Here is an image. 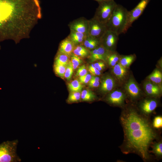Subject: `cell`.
<instances>
[{"label":"cell","mask_w":162,"mask_h":162,"mask_svg":"<svg viewBox=\"0 0 162 162\" xmlns=\"http://www.w3.org/2000/svg\"><path fill=\"white\" fill-rule=\"evenodd\" d=\"M136 56L134 54L127 56H120L118 62L123 67L127 68L134 61Z\"/></svg>","instance_id":"21"},{"label":"cell","mask_w":162,"mask_h":162,"mask_svg":"<svg viewBox=\"0 0 162 162\" xmlns=\"http://www.w3.org/2000/svg\"><path fill=\"white\" fill-rule=\"evenodd\" d=\"M91 80L95 81H99L100 80V78L98 77L92 76Z\"/></svg>","instance_id":"38"},{"label":"cell","mask_w":162,"mask_h":162,"mask_svg":"<svg viewBox=\"0 0 162 162\" xmlns=\"http://www.w3.org/2000/svg\"><path fill=\"white\" fill-rule=\"evenodd\" d=\"M73 53L79 57H85L89 56L90 51L83 45H80L75 46Z\"/></svg>","instance_id":"20"},{"label":"cell","mask_w":162,"mask_h":162,"mask_svg":"<svg viewBox=\"0 0 162 162\" xmlns=\"http://www.w3.org/2000/svg\"><path fill=\"white\" fill-rule=\"evenodd\" d=\"M70 61L74 70L76 69L82 61L80 57L73 53L70 56Z\"/></svg>","instance_id":"29"},{"label":"cell","mask_w":162,"mask_h":162,"mask_svg":"<svg viewBox=\"0 0 162 162\" xmlns=\"http://www.w3.org/2000/svg\"><path fill=\"white\" fill-rule=\"evenodd\" d=\"M82 45L91 51L101 45L100 39L88 35Z\"/></svg>","instance_id":"19"},{"label":"cell","mask_w":162,"mask_h":162,"mask_svg":"<svg viewBox=\"0 0 162 162\" xmlns=\"http://www.w3.org/2000/svg\"><path fill=\"white\" fill-rule=\"evenodd\" d=\"M87 35L82 33L70 31L68 36L76 46L82 45Z\"/></svg>","instance_id":"18"},{"label":"cell","mask_w":162,"mask_h":162,"mask_svg":"<svg viewBox=\"0 0 162 162\" xmlns=\"http://www.w3.org/2000/svg\"><path fill=\"white\" fill-rule=\"evenodd\" d=\"M68 26L70 31L82 33L88 35V20L82 17L70 22Z\"/></svg>","instance_id":"10"},{"label":"cell","mask_w":162,"mask_h":162,"mask_svg":"<svg viewBox=\"0 0 162 162\" xmlns=\"http://www.w3.org/2000/svg\"><path fill=\"white\" fill-rule=\"evenodd\" d=\"M112 72L116 80L119 82H122L126 79L127 70L126 68L118 62L112 68Z\"/></svg>","instance_id":"17"},{"label":"cell","mask_w":162,"mask_h":162,"mask_svg":"<svg viewBox=\"0 0 162 162\" xmlns=\"http://www.w3.org/2000/svg\"><path fill=\"white\" fill-rule=\"evenodd\" d=\"M143 86L146 93L149 96L156 97L161 94V88L157 84L148 81L144 82Z\"/></svg>","instance_id":"15"},{"label":"cell","mask_w":162,"mask_h":162,"mask_svg":"<svg viewBox=\"0 0 162 162\" xmlns=\"http://www.w3.org/2000/svg\"><path fill=\"white\" fill-rule=\"evenodd\" d=\"M97 2L98 3L102 2L103 0H93Z\"/></svg>","instance_id":"39"},{"label":"cell","mask_w":162,"mask_h":162,"mask_svg":"<svg viewBox=\"0 0 162 162\" xmlns=\"http://www.w3.org/2000/svg\"><path fill=\"white\" fill-rule=\"evenodd\" d=\"M75 46L68 36L60 42L58 53L62 54L70 57L73 53Z\"/></svg>","instance_id":"14"},{"label":"cell","mask_w":162,"mask_h":162,"mask_svg":"<svg viewBox=\"0 0 162 162\" xmlns=\"http://www.w3.org/2000/svg\"><path fill=\"white\" fill-rule=\"evenodd\" d=\"M152 126L154 128L159 129L162 127V117L161 116L155 117L153 121Z\"/></svg>","instance_id":"32"},{"label":"cell","mask_w":162,"mask_h":162,"mask_svg":"<svg viewBox=\"0 0 162 162\" xmlns=\"http://www.w3.org/2000/svg\"><path fill=\"white\" fill-rule=\"evenodd\" d=\"M81 98V93L79 92H72L69 95L68 101L70 102H74L78 101Z\"/></svg>","instance_id":"31"},{"label":"cell","mask_w":162,"mask_h":162,"mask_svg":"<svg viewBox=\"0 0 162 162\" xmlns=\"http://www.w3.org/2000/svg\"><path fill=\"white\" fill-rule=\"evenodd\" d=\"M94 65L100 71L104 69L105 67V64L102 61L95 63L94 64Z\"/></svg>","instance_id":"36"},{"label":"cell","mask_w":162,"mask_h":162,"mask_svg":"<svg viewBox=\"0 0 162 162\" xmlns=\"http://www.w3.org/2000/svg\"><path fill=\"white\" fill-rule=\"evenodd\" d=\"M152 152L158 158L162 156V143L161 141L156 142L152 146Z\"/></svg>","instance_id":"27"},{"label":"cell","mask_w":162,"mask_h":162,"mask_svg":"<svg viewBox=\"0 0 162 162\" xmlns=\"http://www.w3.org/2000/svg\"><path fill=\"white\" fill-rule=\"evenodd\" d=\"M110 0H103V1H109Z\"/></svg>","instance_id":"40"},{"label":"cell","mask_w":162,"mask_h":162,"mask_svg":"<svg viewBox=\"0 0 162 162\" xmlns=\"http://www.w3.org/2000/svg\"><path fill=\"white\" fill-rule=\"evenodd\" d=\"M125 98L126 95L121 90L117 89L109 94L106 100L111 104L120 106L123 105Z\"/></svg>","instance_id":"11"},{"label":"cell","mask_w":162,"mask_h":162,"mask_svg":"<svg viewBox=\"0 0 162 162\" xmlns=\"http://www.w3.org/2000/svg\"><path fill=\"white\" fill-rule=\"evenodd\" d=\"M118 36L116 32L107 30L100 38L101 45L109 51H115Z\"/></svg>","instance_id":"7"},{"label":"cell","mask_w":162,"mask_h":162,"mask_svg":"<svg viewBox=\"0 0 162 162\" xmlns=\"http://www.w3.org/2000/svg\"><path fill=\"white\" fill-rule=\"evenodd\" d=\"M124 88L128 95L132 100H137L141 96V90L132 77L129 78L125 83Z\"/></svg>","instance_id":"9"},{"label":"cell","mask_w":162,"mask_h":162,"mask_svg":"<svg viewBox=\"0 0 162 162\" xmlns=\"http://www.w3.org/2000/svg\"><path fill=\"white\" fill-rule=\"evenodd\" d=\"M87 73V71L85 65H82L79 67L77 71L76 76H82Z\"/></svg>","instance_id":"33"},{"label":"cell","mask_w":162,"mask_h":162,"mask_svg":"<svg viewBox=\"0 0 162 162\" xmlns=\"http://www.w3.org/2000/svg\"><path fill=\"white\" fill-rule=\"evenodd\" d=\"M107 30L105 24L94 17L88 20V35L100 39Z\"/></svg>","instance_id":"8"},{"label":"cell","mask_w":162,"mask_h":162,"mask_svg":"<svg viewBox=\"0 0 162 162\" xmlns=\"http://www.w3.org/2000/svg\"><path fill=\"white\" fill-rule=\"evenodd\" d=\"M120 56L116 51H110L108 54L106 61L108 62L109 65L113 67L119 61Z\"/></svg>","instance_id":"22"},{"label":"cell","mask_w":162,"mask_h":162,"mask_svg":"<svg viewBox=\"0 0 162 162\" xmlns=\"http://www.w3.org/2000/svg\"><path fill=\"white\" fill-rule=\"evenodd\" d=\"M18 140L7 141L0 144V162H19L21 160L16 153Z\"/></svg>","instance_id":"4"},{"label":"cell","mask_w":162,"mask_h":162,"mask_svg":"<svg viewBox=\"0 0 162 162\" xmlns=\"http://www.w3.org/2000/svg\"><path fill=\"white\" fill-rule=\"evenodd\" d=\"M109 52L100 45L95 49L90 51L88 58L92 62L99 60L105 61Z\"/></svg>","instance_id":"12"},{"label":"cell","mask_w":162,"mask_h":162,"mask_svg":"<svg viewBox=\"0 0 162 162\" xmlns=\"http://www.w3.org/2000/svg\"><path fill=\"white\" fill-rule=\"evenodd\" d=\"M89 82V86L91 87H97L99 86L100 85L99 81L91 80H90Z\"/></svg>","instance_id":"37"},{"label":"cell","mask_w":162,"mask_h":162,"mask_svg":"<svg viewBox=\"0 0 162 162\" xmlns=\"http://www.w3.org/2000/svg\"><path fill=\"white\" fill-rule=\"evenodd\" d=\"M120 121L124 136L123 151L125 154L134 153L144 160H148L149 147L157 136L148 120L135 109L129 108L122 112Z\"/></svg>","instance_id":"2"},{"label":"cell","mask_w":162,"mask_h":162,"mask_svg":"<svg viewBox=\"0 0 162 162\" xmlns=\"http://www.w3.org/2000/svg\"><path fill=\"white\" fill-rule=\"evenodd\" d=\"M91 77L92 76L91 74L87 73L84 76H80V82L82 83H87L89 82Z\"/></svg>","instance_id":"34"},{"label":"cell","mask_w":162,"mask_h":162,"mask_svg":"<svg viewBox=\"0 0 162 162\" xmlns=\"http://www.w3.org/2000/svg\"><path fill=\"white\" fill-rule=\"evenodd\" d=\"M94 18L105 24L111 16L117 4L114 0L103 1L98 3Z\"/></svg>","instance_id":"5"},{"label":"cell","mask_w":162,"mask_h":162,"mask_svg":"<svg viewBox=\"0 0 162 162\" xmlns=\"http://www.w3.org/2000/svg\"><path fill=\"white\" fill-rule=\"evenodd\" d=\"M128 11L121 5L117 4L111 16L106 24L107 29L116 32L119 35L123 33Z\"/></svg>","instance_id":"3"},{"label":"cell","mask_w":162,"mask_h":162,"mask_svg":"<svg viewBox=\"0 0 162 162\" xmlns=\"http://www.w3.org/2000/svg\"><path fill=\"white\" fill-rule=\"evenodd\" d=\"M1 49V46H0V50Z\"/></svg>","instance_id":"41"},{"label":"cell","mask_w":162,"mask_h":162,"mask_svg":"<svg viewBox=\"0 0 162 162\" xmlns=\"http://www.w3.org/2000/svg\"><path fill=\"white\" fill-rule=\"evenodd\" d=\"M150 0H141L132 10L128 11L126 24L123 33H125L132 26L133 22L142 14Z\"/></svg>","instance_id":"6"},{"label":"cell","mask_w":162,"mask_h":162,"mask_svg":"<svg viewBox=\"0 0 162 162\" xmlns=\"http://www.w3.org/2000/svg\"><path fill=\"white\" fill-rule=\"evenodd\" d=\"M158 105V102L155 99H146L140 103V108L143 115H148L154 111Z\"/></svg>","instance_id":"13"},{"label":"cell","mask_w":162,"mask_h":162,"mask_svg":"<svg viewBox=\"0 0 162 162\" xmlns=\"http://www.w3.org/2000/svg\"><path fill=\"white\" fill-rule=\"evenodd\" d=\"M148 79L154 83L160 84L162 80V73L158 69H155L148 76Z\"/></svg>","instance_id":"23"},{"label":"cell","mask_w":162,"mask_h":162,"mask_svg":"<svg viewBox=\"0 0 162 162\" xmlns=\"http://www.w3.org/2000/svg\"><path fill=\"white\" fill-rule=\"evenodd\" d=\"M41 16L39 0H0V42L29 37Z\"/></svg>","instance_id":"1"},{"label":"cell","mask_w":162,"mask_h":162,"mask_svg":"<svg viewBox=\"0 0 162 162\" xmlns=\"http://www.w3.org/2000/svg\"><path fill=\"white\" fill-rule=\"evenodd\" d=\"M70 90L72 92H78L81 91L82 88L81 83L77 80H73L68 85Z\"/></svg>","instance_id":"25"},{"label":"cell","mask_w":162,"mask_h":162,"mask_svg":"<svg viewBox=\"0 0 162 162\" xmlns=\"http://www.w3.org/2000/svg\"><path fill=\"white\" fill-rule=\"evenodd\" d=\"M95 98V95L92 92L86 90H83L81 94V98L83 101H91Z\"/></svg>","instance_id":"26"},{"label":"cell","mask_w":162,"mask_h":162,"mask_svg":"<svg viewBox=\"0 0 162 162\" xmlns=\"http://www.w3.org/2000/svg\"><path fill=\"white\" fill-rule=\"evenodd\" d=\"M88 69L90 72L94 75H99L101 74L100 72L94 67L93 64L89 66Z\"/></svg>","instance_id":"35"},{"label":"cell","mask_w":162,"mask_h":162,"mask_svg":"<svg viewBox=\"0 0 162 162\" xmlns=\"http://www.w3.org/2000/svg\"><path fill=\"white\" fill-rule=\"evenodd\" d=\"M64 77L68 80H70L73 74L74 69L71 62L69 60L68 64L66 65Z\"/></svg>","instance_id":"30"},{"label":"cell","mask_w":162,"mask_h":162,"mask_svg":"<svg viewBox=\"0 0 162 162\" xmlns=\"http://www.w3.org/2000/svg\"><path fill=\"white\" fill-rule=\"evenodd\" d=\"M65 67V66L54 64V69L55 73L59 76L64 77L66 68Z\"/></svg>","instance_id":"28"},{"label":"cell","mask_w":162,"mask_h":162,"mask_svg":"<svg viewBox=\"0 0 162 162\" xmlns=\"http://www.w3.org/2000/svg\"><path fill=\"white\" fill-rule=\"evenodd\" d=\"M116 86V80L113 77L107 75L101 81L100 90L102 92L106 93L112 91Z\"/></svg>","instance_id":"16"},{"label":"cell","mask_w":162,"mask_h":162,"mask_svg":"<svg viewBox=\"0 0 162 162\" xmlns=\"http://www.w3.org/2000/svg\"><path fill=\"white\" fill-rule=\"evenodd\" d=\"M69 57L65 55L57 53L55 58L54 64L66 66L70 60Z\"/></svg>","instance_id":"24"}]
</instances>
